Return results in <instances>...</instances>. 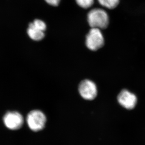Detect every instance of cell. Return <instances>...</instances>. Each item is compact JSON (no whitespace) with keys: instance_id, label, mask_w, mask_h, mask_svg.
I'll list each match as a JSON object with an SVG mask.
<instances>
[{"instance_id":"obj_8","label":"cell","mask_w":145,"mask_h":145,"mask_svg":"<svg viewBox=\"0 0 145 145\" xmlns=\"http://www.w3.org/2000/svg\"><path fill=\"white\" fill-rule=\"evenodd\" d=\"M97 1L103 8L111 10L119 5L120 0H97Z\"/></svg>"},{"instance_id":"obj_7","label":"cell","mask_w":145,"mask_h":145,"mask_svg":"<svg viewBox=\"0 0 145 145\" xmlns=\"http://www.w3.org/2000/svg\"><path fill=\"white\" fill-rule=\"evenodd\" d=\"M119 104L127 110H131L135 107L137 99L135 95L127 90H123L118 96Z\"/></svg>"},{"instance_id":"obj_10","label":"cell","mask_w":145,"mask_h":145,"mask_svg":"<svg viewBox=\"0 0 145 145\" xmlns=\"http://www.w3.org/2000/svg\"><path fill=\"white\" fill-rule=\"evenodd\" d=\"M45 1L47 3L53 6H57L58 5L61 1V0H45Z\"/></svg>"},{"instance_id":"obj_1","label":"cell","mask_w":145,"mask_h":145,"mask_svg":"<svg viewBox=\"0 0 145 145\" xmlns=\"http://www.w3.org/2000/svg\"><path fill=\"white\" fill-rule=\"evenodd\" d=\"M87 21L91 28L102 30L109 25L110 16L105 8H92L88 12Z\"/></svg>"},{"instance_id":"obj_2","label":"cell","mask_w":145,"mask_h":145,"mask_svg":"<svg viewBox=\"0 0 145 145\" xmlns=\"http://www.w3.org/2000/svg\"><path fill=\"white\" fill-rule=\"evenodd\" d=\"M85 43L90 50L96 51L101 49L105 44V38L101 30L91 28L86 34Z\"/></svg>"},{"instance_id":"obj_3","label":"cell","mask_w":145,"mask_h":145,"mask_svg":"<svg viewBox=\"0 0 145 145\" xmlns=\"http://www.w3.org/2000/svg\"><path fill=\"white\" fill-rule=\"evenodd\" d=\"M46 119L45 115L42 112L38 110H34L28 114L26 121L31 130L38 131L44 128Z\"/></svg>"},{"instance_id":"obj_9","label":"cell","mask_w":145,"mask_h":145,"mask_svg":"<svg viewBox=\"0 0 145 145\" xmlns=\"http://www.w3.org/2000/svg\"><path fill=\"white\" fill-rule=\"evenodd\" d=\"M95 0H75L78 5L84 9L90 8L93 6Z\"/></svg>"},{"instance_id":"obj_5","label":"cell","mask_w":145,"mask_h":145,"mask_svg":"<svg viewBox=\"0 0 145 145\" xmlns=\"http://www.w3.org/2000/svg\"><path fill=\"white\" fill-rule=\"evenodd\" d=\"M78 91L81 96L85 100H93L97 96V86L94 82L90 80L81 81L78 86Z\"/></svg>"},{"instance_id":"obj_4","label":"cell","mask_w":145,"mask_h":145,"mask_svg":"<svg viewBox=\"0 0 145 145\" xmlns=\"http://www.w3.org/2000/svg\"><path fill=\"white\" fill-rule=\"evenodd\" d=\"M46 27L45 22L40 19H36L30 24L27 29L28 35L33 40L40 41L44 38Z\"/></svg>"},{"instance_id":"obj_6","label":"cell","mask_w":145,"mask_h":145,"mask_svg":"<svg viewBox=\"0 0 145 145\" xmlns=\"http://www.w3.org/2000/svg\"><path fill=\"white\" fill-rule=\"evenodd\" d=\"M4 125L8 129L16 130L20 129L23 125L24 119L22 115L18 112L10 111L4 115Z\"/></svg>"}]
</instances>
